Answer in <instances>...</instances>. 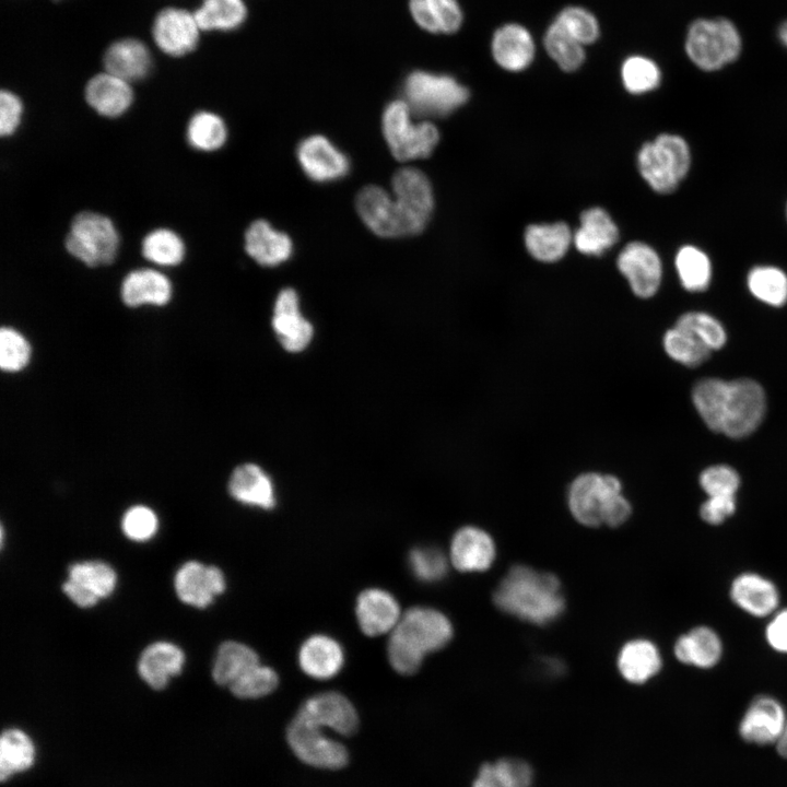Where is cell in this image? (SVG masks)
<instances>
[{
    "mask_svg": "<svg viewBox=\"0 0 787 787\" xmlns=\"http://www.w3.org/2000/svg\"><path fill=\"white\" fill-rule=\"evenodd\" d=\"M451 637L453 626L445 614L427 607L410 608L390 632L388 660L398 673L413 674L427 653L445 647Z\"/></svg>",
    "mask_w": 787,
    "mask_h": 787,
    "instance_id": "cell-1",
    "label": "cell"
},
{
    "mask_svg": "<svg viewBox=\"0 0 787 787\" xmlns=\"http://www.w3.org/2000/svg\"><path fill=\"white\" fill-rule=\"evenodd\" d=\"M494 602L502 611L540 625L555 620L564 609L559 579L527 566H515L507 573Z\"/></svg>",
    "mask_w": 787,
    "mask_h": 787,
    "instance_id": "cell-2",
    "label": "cell"
},
{
    "mask_svg": "<svg viewBox=\"0 0 787 787\" xmlns=\"http://www.w3.org/2000/svg\"><path fill=\"white\" fill-rule=\"evenodd\" d=\"M567 501L574 518L588 527L620 526L632 510L620 479L610 473H580L569 485Z\"/></svg>",
    "mask_w": 787,
    "mask_h": 787,
    "instance_id": "cell-3",
    "label": "cell"
},
{
    "mask_svg": "<svg viewBox=\"0 0 787 787\" xmlns=\"http://www.w3.org/2000/svg\"><path fill=\"white\" fill-rule=\"evenodd\" d=\"M637 165L642 177L653 190L669 193L688 175L691 150L682 137L662 133L641 148Z\"/></svg>",
    "mask_w": 787,
    "mask_h": 787,
    "instance_id": "cell-4",
    "label": "cell"
},
{
    "mask_svg": "<svg viewBox=\"0 0 787 787\" xmlns=\"http://www.w3.org/2000/svg\"><path fill=\"white\" fill-rule=\"evenodd\" d=\"M415 118L403 99L389 103L383 114L381 126L392 156L407 162L431 155L438 143L439 132L428 120Z\"/></svg>",
    "mask_w": 787,
    "mask_h": 787,
    "instance_id": "cell-5",
    "label": "cell"
},
{
    "mask_svg": "<svg viewBox=\"0 0 787 787\" xmlns=\"http://www.w3.org/2000/svg\"><path fill=\"white\" fill-rule=\"evenodd\" d=\"M402 94L415 118L445 117L469 98L468 89L455 78L422 70L406 78Z\"/></svg>",
    "mask_w": 787,
    "mask_h": 787,
    "instance_id": "cell-6",
    "label": "cell"
},
{
    "mask_svg": "<svg viewBox=\"0 0 787 787\" xmlns=\"http://www.w3.org/2000/svg\"><path fill=\"white\" fill-rule=\"evenodd\" d=\"M120 239L113 221L99 213H78L64 240L67 251L87 267L111 263L118 252Z\"/></svg>",
    "mask_w": 787,
    "mask_h": 787,
    "instance_id": "cell-7",
    "label": "cell"
},
{
    "mask_svg": "<svg viewBox=\"0 0 787 787\" xmlns=\"http://www.w3.org/2000/svg\"><path fill=\"white\" fill-rule=\"evenodd\" d=\"M685 50L698 68L714 71L733 61L741 50L736 26L726 19H701L688 31Z\"/></svg>",
    "mask_w": 787,
    "mask_h": 787,
    "instance_id": "cell-8",
    "label": "cell"
},
{
    "mask_svg": "<svg viewBox=\"0 0 787 787\" xmlns=\"http://www.w3.org/2000/svg\"><path fill=\"white\" fill-rule=\"evenodd\" d=\"M765 411V392L757 381L750 378L727 380L717 433L731 438L747 437L759 427Z\"/></svg>",
    "mask_w": 787,
    "mask_h": 787,
    "instance_id": "cell-9",
    "label": "cell"
},
{
    "mask_svg": "<svg viewBox=\"0 0 787 787\" xmlns=\"http://www.w3.org/2000/svg\"><path fill=\"white\" fill-rule=\"evenodd\" d=\"M325 729L328 728L296 713L286 729L287 744L294 755L309 766L340 770L349 762L348 750Z\"/></svg>",
    "mask_w": 787,
    "mask_h": 787,
    "instance_id": "cell-10",
    "label": "cell"
},
{
    "mask_svg": "<svg viewBox=\"0 0 787 787\" xmlns=\"http://www.w3.org/2000/svg\"><path fill=\"white\" fill-rule=\"evenodd\" d=\"M391 192L404 222L408 235L420 233L427 224L434 207L432 185L415 167H403L392 176Z\"/></svg>",
    "mask_w": 787,
    "mask_h": 787,
    "instance_id": "cell-11",
    "label": "cell"
},
{
    "mask_svg": "<svg viewBox=\"0 0 787 787\" xmlns=\"http://www.w3.org/2000/svg\"><path fill=\"white\" fill-rule=\"evenodd\" d=\"M728 596L737 609L755 619L766 620L782 607L777 584L754 571H744L733 576Z\"/></svg>",
    "mask_w": 787,
    "mask_h": 787,
    "instance_id": "cell-12",
    "label": "cell"
},
{
    "mask_svg": "<svg viewBox=\"0 0 787 787\" xmlns=\"http://www.w3.org/2000/svg\"><path fill=\"white\" fill-rule=\"evenodd\" d=\"M787 721L783 703L770 694L753 697L745 707L739 724L740 738L751 744H776Z\"/></svg>",
    "mask_w": 787,
    "mask_h": 787,
    "instance_id": "cell-13",
    "label": "cell"
},
{
    "mask_svg": "<svg viewBox=\"0 0 787 787\" xmlns=\"http://www.w3.org/2000/svg\"><path fill=\"white\" fill-rule=\"evenodd\" d=\"M117 575L114 568L102 561H85L70 565L63 592L80 608L95 606L115 589Z\"/></svg>",
    "mask_w": 787,
    "mask_h": 787,
    "instance_id": "cell-14",
    "label": "cell"
},
{
    "mask_svg": "<svg viewBox=\"0 0 787 787\" xmlns=\"http://www.w3.org/2000/svg\"><path fill=\"white\" fill-rule=\"evenodd\" d=\"M616 265L637 297L649 298L659 290L662 265L649 245L642 242L626 244L618 256Z\"/></svg>",
    "mask_w": 787,
    "mask_h": 787,
    "instance_id": "cell-15",
    "label": "cell"
},
{
    "mask_svg": "<svg viewBox=\"0 0 787 787\" xmlns=\"http://www.w3.org/2000/svg\"><path fill=\"white\" fill-rule=\"evenodd\" d=\"M356 210L364 224L381 237L408 236L392 193L379 186H366L356 197Z\"/></svg>",
    "mask_w": 787,
    "mask_h": 787,
    "instance_id": "cell-16",
    "label": "cell"
},
{
    "mask_svg": "<svg viewBox=\"0 0 787 787\" xmlns=\"http://www.w3.org/2000/svg\"><path fill=\"white\" fill-rule=\"evenodd\" d=\"M199 30L195 15L187 10L165 8L154 20L152 35L163 52L180 57L197 47Z\"/></svg>",
    "mask_w": 787,
    "mask_h": 787,
    "instance_id": "cell-17",
    "label": "cell"
},
{
    "mask_svg": "<svg viewBox=\"0 0 787 787\" xmlns=\"http://www.w3.org/2000/svg\"><path fill=\"white\" fill-rule=\"evenodd\" d=\"M174 586L181 602L202 609L225 590L226 583L219 567L188 561L176 572Z\"/></svg>",
    "mask_w": 787,
    "mask_h": 787,
    "instance_id": "cell-18",
    "label": "cell"
},
{
    "mask_svg": "<svg viewBox=\"0 0 787 787\" xmlns=\"http://www.w3.org/2000/svg\"><path fill=\"white\" fill-rule=\"evenodd\" d=\"M672 650L681 665L712 670L724 658L725 643L717 630L707 624H697L677 637Z\"/></svg>",
    "mask_w": 787,
    "mask_h": 787,
    "instance_id": "cell-19",
    "label": "cell"
},
{
    "mask_svg": "<svg viewBox=\"0 0 787 787\" xmlns=\"http://www.w3.org/2000/svg\"><path fill=\"white\" fill-rule=\"evenodd\" d=\"M297 160L304 173L314 181L327 183L345 176L348 157L326 137L314 134L297 146Z\"/></svg>",
    "mask_w": 787,
    "mask_h": 787,
    "instance_id": "cell-20",
    "label": "cell"
},
{
    "mask_svg": "<svg viewBox=\"0 0 787 787\" xmlns=\"http://www.w3.org/2000/svg\"><path fill=\"white\" fill-rule=\"evenodd\" d=\"M272 328L289 352L303 351L313 339V325L301 313L297 293L291 287L283 289L277 296Z\"/></svg>",
    "mask_w": 787,
    "mask_h": 787,
    "instance_id": "cell-21",
    "label": "cell"
},
{
    "mask_svg": "<svg viewBox=\"0 0 787 787\" xmlns=\"http://www.w3.org/2000/svg\"><path fill=\"white\" fill-rule=\"evenodd\" d=\"M297 713L341 736H351L359 727L355 707L344 695L334 691L310 696Z\"/></svg>",
    "mask_w": 787,
    "mask_h": 787,
    "instance_id": "cell-22",
    "label": "cell"
},
{
    "mask_svg": "<svg viewBox=\"0 0 787 787\" xmlns=\"http://www.w3.org/2000/svg\"><path fill=\"white\" fill-rule=\"evenodd\" d=\"M355 613L362 632L368 636L391 632L402 615L396 598L380 588L362 591L356 600Z\"/></svg>",
    "mask_w": 787,
    "mask_h": 787,
    "instance_id": "cell-23",
    "label": "cell"
},
{
    "mask_svg": "<svg viewBox=\"0 0 787 787\" xmlns=\"http://www.w3.org/2000/svg\"><path fill=\"white\" fill-rule=\"evenodd\" d=\"M491 50L495 62L507 71L525 70L533 60L535 42L522 25L508 23L493 34Z\"/></svg>",
    "mask_w": 787,
    "mask_h": 787,
    "instance_id": "cell-24",
    "label": "cell"
},
{
    "mask_svg": "<svg viewBox=\"0 0 787 787\" xmlns=\"http://www.w3.org/2000/svg\"><path fill=\"white\" fill-rule=\"evenodd\" d=\"M449 556L451 564L460 572H482L494 561V542L485 531L467 526L455 533Z\"/></svg>",
    "mask_w": 787,
    "mask_h": 787,
    "instance_id": "cell-25",
    "label": "cell"
},
{
    "mask_svg": "<svg viewBox=\"0 0 787 787\" xmlns=\"http://www.w3.org/2000/svg\"><path fill=\"white\" fill-rule=\"evenodd\" d=\"M84 96L97 114L108 118L124 115L133 101L130 83L107 71L90 79Z\"/></svg>",
    "mask_w": 787,
    "mask_h": 787,
    "instance_id": "cell-26",
    "label": "cell"
},
{
    "mask_svg": "<svg viewBox=\"0 0 787 787\" xmlns=\"http://www.w3.org/2000/svg\"><path fill=\"white\" fill-rule=\"evenodd\" d=\"M121 299L129 307L164 306L173 294L169 279L162 272L142 268L130 271L121 283Z\"/></svg>",
    "mask_w": 787,
    "mask_h": 787,
    "instance_id": "cell-27",
    "label": "cell"
},
{
    "mask_svg": "<svg viewBox=\"0 0 787 787\" xmlns=\"http://www.w3.org/2000/svg\"><path fill=\"white\" fill-rule=\"evenodd\" d=\"M184 663L185 654L177 645L156 642L142 651L138 662V672L150 688L163 690L171 678L181 672Z\"/></svg>",
    "mask_w": 787,
    "mask_h": 787,
    "instance_id": "cell-28",
    "label": "cell"
},
{
    "mask_svg": "<svg viewBox=\"0 0 787 787\" xmlns=\"http://www.w3.org/2000/svg\"><path fill=\"white\" fill-rule=\"evenodd\" d=\"M245 250L259 265L274 267L291 257L293 244L287 234L265 220H256L246 230Z\"/></svg>",
    "mask_w": 787,
    "mask_h": 787,
    "instance_id": "cell-29",
    "label": "cell"
},
{
    "mask_svg": "<svg viewBox=\"0 0 787 787\" xmlns=\"http://www.w3.org/2000/svg\"><path fill=\"white\" fill-rule=\"evenodd\" d=\"M228 492L237 502L262 509L275 506L274 486L270 477L255 463L235 468L228 480Z\"/></svg>",
    "mask_w": 787,
    "mask_h": 787,
    "instance_id": "cell-30",
    "label": "cell"
},
{
    "mask_svg": "<svg viewBox=\"0 0 787 787\" xmlns=\"http://www.w3.org/2000/svg\"><path fill=\"white\" fill-rule=\"evenodd\" d=\"M344 654L341 645L332 637L316 634L308 637L298 650V663L307 676L326 680L341 670Z\"/></svg>",
    "mask_w": 787,
    "mask_h": 787,
    "instance_id": "cell-31",
    "label": "cell"
},
{
    "mask_svg": "<svg viewBox=\"0 0 787 787\" xmlns=\"http://www.w3.org/2000/svg\"><path fill=\"white\" fill-rule=\"evenodd\" d=\"M103 61L107 72L129 83L144 79L152 66L148 47L134 38L114 42L106 49Z\"/></svg>",
    "mask_w": 787,
    "mask_h": 787,
    "instance_id": "cell-32",
    "label": "cell"
},
{
    "mask_svg": "<svg viewBox=\"0 0 787 787\" xmlns=\"http://www.w3.org/2000/svg\"><path fill=\"white\" fill-rule=\"evenodd\" d=\"M619 239V230L608 212L601 208H590L580 215V226L573 235L578 251L589 256H600Z\"/></svg>",
    "mask_w": 787,
    "mask_h": 787,
    "instance_id": "cell-33",
    "label": "cell"
},
{
    "mask_svg": "<svg viewBox=\"0 0 787 787\" xmlns=\"http://www.w3.org/2000/svg\"><path fill=\"white\" fill-rule=\"evenodd\" d=\"M618 665L626 681L642 684L660 672L662 657L655 643L646 638H637L622 647Z\"/></svg>",
    "mask_w": 787,
    "mask_h": 787,
    "instance_id": "cell-34",
    "label": "cell"
},
{
    "mask_svg": "<svg viewBox=\"0 0 787 787\" xmlns=\"http://www.w3.org/2000/svg\"><path fill=\"white\" fill-rule=\"evenodd\" d=\"M573 235L563 222L531 224L525 232V244L529 254L542 262H555L567 251Z\"/></svg>",
    "mask_w": 787,
    "mask_h": 787,
    "instance_id": "cell-35",
    "label": "cell"
},
{
    "mask_svg": "<svg viewBox=\"0 0 787 787\" xmlns=\"http://www.w3.org/2000/svg\"><path fill=\"white\" fill-rule=\"evenodd\" d=\"M409 7L416 24L430 33H455L463 21L457 0H409Z\"/></svg>",
    "mask_w": 787,
    "mask_h": 787,
    "instance_id": "cell-36",
    "label": "cell"
},
{
    "mask_svg": "<svg viewBox=\"0 0 787 787\" xmlns=\"http://www.w3.org/2000/svg\"><path fill=\"white\" fill-rule=\"evenodd\" d=\"M36 761V745L33 739L20 728H8L0 739V778L7 782L13 776L33 767Z\"/></svg>",
    "mask_w": 787,
    "mask_h": 787,
    "instance_id": "cell-37",
    "label": "cell"
},
{
    "mask_svg": "<svg viewBox=\"0 0 787 787\" xmlns=\"http://www.w3.org/2000/svg\"><path fill=\"white\" fill-rule=\"evenodd\" d=\"M259 663V657L249 646L227 641L220 645L212 667V678L219 685L230 686L244 672Z\"/></svg>",
    "mask_w": 787,
    "mask_h": 787,
    "instance_id": "cell-38",
    "label": "cell"
},
{
    "mask_svg": "<svg viewBox=\"0 0 787 787\" xmlns=\"http://www.w3.org/2000/svg\"><path fill=\"white\" fill-rule=\"evenodd\" d=\"M533 773L528 763L517 759H500L483 764L472 787H531Z\"/></svg>",
    "mask_w": 787,
    "mask_h": 787,
    "instance_id": "cell-39",
    "label": "cell"
},
{
    "mask_svg": "<svg viewBox=\"0 0 787 787\" xmlns=\"http://www.w3.org/2000/svg\"><path fill=\"white\" fill-rule=\"evenodd\" d=\"M247 10L243 0H203L193 13L202 31H233L246 19Z\"/></svg>",
    "mask_w": 787,
    "mask_h": 787,
    "instance_id": "cell-40",
    "label": "cell"
},
{
    "mask_svg": "<svg viewBox=\"0 0 787 787\" xmlns=\"http://www.w3.org/2000/svg\"><path fill=\"white\" fill-rule=\"evenodd\" d=\"M186 138L191 148L202 152H212L221 149L226 142L227 128L218 114L200 110L189 119Z\"/></svg>",
    "mask_w": 787,
    "mask_h": 787,
    "instance_id": "cell-41",
    "label": "cell"
},
{
    "mask_svg": "<svg viewBox=\"0 0 787 787\" xmlns=\"http://www.w3.org/2000/svg\"><path fill=\"white\" fill-rule=\"evenodd\" d=\"M141 252L148 261L154 265L174 267L184 260L186 246L183 238L175 231L160 227L144 236Z\"/></svg>",
    "mask_w": 787,
    "mask_h": 787,
    "instance_id": "cell-42",
    "label": "cell"
},
{
    "mask_svg": "<svg viewBox=\"0 0 787 787\" xmlns=\"http://www.w3.org/2000/svg\"><path fill=\"white\" fill-rule=\"evenodd\" d=\"M676 268L682 286L690 292L706 290L712 279L708 256L693 245H685L676 256Z\"/></svg>",
    "mask_w": 787,
    "mask_h": 787,
    "instance_id": "cell-43",
    "label": "cell"
},
{
    "mask_svg": "<svg viewBox=\"0 0 787 787\" xmlns=\"http://www.w3.org/2000/svg\"><path fill=\"white\" fill-rule=\"evenodd\" d=\"M748 289L759 301L775 307L787 303V274L774 266H757L747 278Z\"/></svg>",
    "mask_w": 787,
    "mask_h": 787,
    "instance_id": "cell-44",
    "label": "cell"
},
{
    "mask_svg": "<svg viewBox=\"0 0 787 787\" xmlns=\"http://www.w3.org/2000/svg\"><path fill=\"white\" fill-rule=\"evenodd\" d=\"M548 55L566 72L577 70L585 61L584 45L553 21L543 38Z\"/></svg>",
    "mask_w": 787,
    "mask_h": 787,
    "instance_id": "cell-45",
    "label": "cell"
},
{
    "mask_svg": "<svg viewBox=\"0 0 787 787\" xmlns=\"http://www.w3.org/2000/svg\"><path fill=\"white\" fill-rule=\"evenodd\" d=\"M662 344L668 356L689 367L703 364L710 355V350L696 337L676 325L665 332Z\"/></svg>",
    "mask_w": 787,
    "mask_h": 787,
    "instance_id": "cell-46",
    "label": "cell"
},
{
    "mask_svg": "<svg viewBox=\"0 0 787 787\" xmlns=\"http://www.w3.org/2000/svg\"><path fill=\"white\" fill-rule=\"evenodd\" d=\"M676 326L696 337L710 351L723 348L727 341V333L721 322L714 316L703 312H689L682 314Z\"/></svg>",
    "mask_w": 787,
    "mask_h": 787,
    "instance_id": "cell-47",
    "label": "cell"
},
{
    "mask_svg": "<svg viewBox=\"0 0 787 787\" xmlns=\"http://www.w3.org/2000/svg\"><path fill=\"white\" fill-rule=\"evenodd\" d=\"M279 684L277 672L259 663L255 665L228 688L232 694L238 698H259L272 693Z\"/></svg>",
    "mask_w": 787,
    "mask_h": 787,
    "instance_id": "cell-48",
    "label": "cell"
},
{
    "mask_svg": "<svg viewBox=\"0 0 787 787\" xmlns=\"http://www.w3.org/2000/svg\"><path fill=\"white\" fill-rule=\"evenodd\" d=\"M621 75L624 87L632 94H643L656 89L661 78L658 66L643 56L625 59Z\"/></svg>",
    "mask_w": 787,
    "mask_h": 787,
    "instance_id": "cell-49",
    "label": "cell"
},
{
    "mask_svg": "<svg viewBox=\"0 0 787 787\" xmlns=\"http://www.w3.org/2000/svg\"><path fill=\"white\" fill-rule=\"evenodd\" d=\"M554 21L583 45L595 43L600 35V27L596 16L582 7L569 5L564 8Z\"/></svg>",
    "mask_w": 787,
    "mask_h": 787,
    "instance_id": "cell-50",
    "label": "cell"
},
{
    "mask_svg": "<svg viewBox=\"0 0 787 787\" xmlns=\"http://www.w3.org/2000/svg\"><path fill=\"white\" fill-rule=\"evenodd\" d=\"M31 346L17 330L3 327L0 330V366L8 373L23 369L30 362Z\"/></svg>",
    "mask_w": 787,
    "mask_h": 787,
    "instance_id": "cell-51",
    "label": "cell"
},
{
    "mask_svg": "<svg viewBox=\"0 0 787 787\" xmlns=\"http://www.w3.org/2000/svg\"><path fill=\"white\" fill-rule=\"evenodd\" d=\"M409 565L412 574L425 583L437 582L447 573V559L436 548L421 547L411 550Z\"/></svg>",
    "mask_w": 787,
    "mask_h": 787,
    "instance_id": "cell-52",
    "label": "cell"
},
{
    "mask_svg": "<svg viewBox=\"0 0 787 787\" xmlns=\"http://www.w3.org/2000/svg\"><path fill=\"white\" fill-rule=\"evenodd\" d=\"M740 482L738 472L727 465L707 467L698 479L706 496H736Z\"/></svg>",
    "mask_w": 787,
    "mask_h": 787,
    "instance_id": "cell-53",
    "label": "cell"
},
{
    "mask_svg": "<svg viewBox=\"0 0 787 787\" xmlns=\"http://www.w3.org/2000/svg\"><path fill=\"white\" fill-rule=\"evenodd\" d=\"M158 520L155 513L143 505L130 507L122 516L124 533L133 541L151 539L157 531Z\"/></svg>",
    "mask_w": 787,
    "mask_h": 787,
    "instance_id": "cell-54",
    "label": "cell"
},
{
    "mask_svg": "<svg viewBox=\"0 0 787 787\" xmlns=\"http://www.w3.org/2000/svg\"><path fill=\"white\" fill-rule=\"evenodd\" d=\"M736 496H707L701 504L698 516L709 526H720L736 514Z\"/></svg>",
    "mask_w": 787,
    "mask_h": 787,
    "instance_id": "cell-55",
    "label": "cell"
},
{
    "mask_svg": "<svg viewBox=\"0 0 787 787\" xmlns=\"http://www.w3.org/2000/svg\"><path fill=\"white\" fill-rule=\"evenodd\" d=\"M763 634L771 650L787 656V607H780L766 619Z\"/></svg>",
    "mask_w": 787,
    "mask_h": 787,
    "instance_id": "cell-56",
    "label": "cell"
},
{
    "mask_svg": "<svg viewBox=\"0 0 787 787\" xmlns=\"http://www.w3.org/2000/svg\"><path fill=\"white\" fill-rule=\"evenodd\" d=\"M23 104L20 97L11 91L2 90L0 93V134L12 136L21 124Z\"/></svg>",
    "mask_w": 787,
    "mask_h": 787,
    "instance_id": "cell-57",
    "label": "cell"
},
{
    "mask_svg": "<svg viewBox=\"0 0 787 787\" xmlns=\"http://www.w3.org/2000/svg\"><path fill=\"white\" fill-rule=\"evenodd\" d=\"M777 753L785 760H787V721L783 733L775 744Z\"/></svg>",
    "mask_w": 787,
    "mask_h": 787,
    "instance_id": "cell-58",
    "label": "cell"
},
{
    "mask_svg": "<svg viewBox=\"0 0 787 787\" xmlns=\"http://www.w3.org/2000/svg\"><path fill=\"white\" fill-rule=\"evenodd\" d=\"M778 37L780 42L787 47V21H785L779 30H778Z\"/></svg>",
    "mask_w": 787,
    "mask_h": 787,
    "instance_id": "cell-59",
    "label": "cell"
},
{
    "mask_svg": "<svg viewBox=\"0 0 787 787\" xmlns=\"http://www.w3.org/2000/svg\"><path fill=\"white\" fill-rule=\"evenodd\" d=\"M786 213H787V210H786Z\"/></svg>",
    "mask_w": 787,
    "mask_h": 787,
    "instance_id": "cell-60",
    "label": "cell"
}]
</instances>
